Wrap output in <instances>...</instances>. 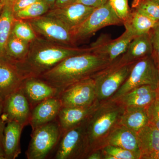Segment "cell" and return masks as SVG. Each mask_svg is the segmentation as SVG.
I'll use <instances>...</instances> for the list:
<instances>
[{
  "label": "cell",
  "mask_w": 159,
  "mask_h": 159,
  "mask_svg": "<svg viewBox=\"0 0 159 159\" xmlns=\"http://www.w3.org/2000/svg\"><path fill=\"white\" fill-rule=\"evenodd\" d=\"M91 52L86 48L63 46L37 35L25 59L16 63L24 78L38 77L67 57Z\"/></svg>",
  "instance_id": "1"
},
{
  "label": "cell",
  "mask_w": 159,
  "mask_h": 159,
  "mask_svg": "<svg viewBox=\"0 0 159 159\" xmlns=\"http://www.w3.org/2000/svg\"><path fill=\"white\" fill-rule=\"evenodd\" d=\"M111 63L95 53L89 52L67 57L38 77L61 92L72 84L92 77Z\"/></svg>",
  "instance_id": "2"
},
{
  "label": "cell",
  "mask_w": 159,
  "mask_h": 159,
  "mask_svg": "<svg viewBox=\"0 0 159 159\" xmlns=\"http://www.w3.org/2000/svg\"><path fill=\"white\" fill-rule=\"evenodd\" d=\"M124 109L117 100H109L101 102L91 115L87 125L90 152L105 146L107 137L120 125Z\"/></svg>",
  "instance_id": "3"
},
{
  "label": "cell",
  "mask_w": 159,
  "mask_h": 159,
  "mask_svg": "<svg viewBox=\"0 0 159 159\" xmlns=\"http://www.w3.org/2000/svg\"><path fill=\"white\" fill-rule=\"evenodd\" d=\"M118 58L92 77L95 82L97 100L99 102L107 101L113 96L127 79L136 62L121 63Z\"/></svg>",
  "instance_id": "4"
},
{
  "label": "cell",
  "mask_w": 159,
  "mask_h": 159,
  "mask_svg": "<svg viewBox=\"0 0 159 159\" xmlns=\"http://www.w3.org/2000/svg\"><path fill=\"white\" fill-rule=\"evenodd\" d=\"M87 121L62 131L52 158L86 159L90 152L87 132Z\"/></svg>",
  "instance_id": "5"
},
{
  "label": "cell",
  "mask_w": 159,
  "mask_h": 159,
  "mask_svg": "<svg viewBox=\"0 0 159 159\" xmlns=\"http://www.w3.org/2000/svg\"><path fill=\"white\" fill-rule=\"evenodd\" d=\"M62 130L57 120L40 126L32 131L26 152L28 159H45L54 153Z\"/></svg>",
  "instance_id": "6"
},
{
  "label": "cell",
  "mask_w": 159,
  "mask_h": 159,
  "mask_svg": "<svg viewBox=\"0 0 159 159\" xmlns=\"http://www.w3.org/2000/svg\"><path fill=\"white\" fill-rule=\"evenodd\" d=\"M123 21L116 14L109 0L104 5L95 8L79 28L72 33L76 46L93 36L102 28L112 25L121 26Z\"/></svg>",
  "instance_id": "7"
},
{
  "label": "cell",
  "mask_w": 159,
  "mask_h": 159,
  "mask_svg": "<svg viewBox=\"0 0 159 159\" xmlns=\"http://www.w3.org/2000/svg\"><path fill=\"white\" fill-rule=\"evenodd\" d=\"M158 81V69L152 56L144 57L135 63L127 79L109 100H116L140 86L149 85L157 88Z\"/></svg>",
  "instance_id": "8"
},
{
  "label": "cell",
  "mask_w": 159,
  "mask_h": 159,
  "mask_svg": "<svg viewBox=\"0 0 159 159\" xmlns=\"http://www.w3.org/2000/svg\"><path fill=\"white\" fill-rule=\"evenodd\" d=\"M26 20L38 36L61 45L77 47L70 31L58 20L44 15Z\"/></svg>",
  "instance_id": "9"
},
{
  "label": "cell",
  "mask_w": 159,
  "mask_h": 159,
  "mask_svg": "<svg viewBox=\"0 0 159 159\" xmlns=\"http://www.w3.org/2000/svg\"><path fill=\"white\" fill-rule=\"evenodd\" d=\"M62 107H82L92 105L97 100L96 86L92 77L72 84L58 96Z\"/></svg>",
  "instance_id": "10"
},
{
  "label": "cell",
  "mask_w": 159,
  "mask_h": 159,
  "mask_svg": "<svg viewBox=\"0 0 159 159\" xmlns=\"http://www.w3.org/2000/svg\"><path fill=\"white\" fill-rule=\"evenodd\" d=\"M134 36L127 31L116 39H112L108 34H102L90 46L91 52L112 63L126 51Z\"/></svg>",
  "instance_id": "11"
},
{
  "label": "cell",
  "mask_w": 159,
  "mask_h": 159,
  "mask_svg": "<svg viewBox=\"0 0 159 159\" xmlns=\"http://www.w3.org/2000/svg\"><path fill=\"white\" fill-rule=\"evenodd\" d=\"M31 112L30 104L20 87L3 102L2 117L6 122L14 121L25 126L29 124Z\"/></svg>",
  "instance_id": "12"
},
{
  "label": "cell",
  "mask_w": 159,
  "mask_h": 159,
  "mask_svg": "<svg viewBox=\"0 0 159 159\" xmlns=\"http://www.w3.org/2000/svg\"><path fill=\"white\" fill-rule=\"evenodd\" d=\"M95 8L76 3L70 6L50 9L45 14L61 22L73 33L94 11Z\"/></svg>",
  "instance_id": "13"
},
{
  "label": "cell",
  "mask_w": 159,
  "mask_h": 159,
  "mask_svg": "<svg viewBox=\"0 0 159 159\" xmlns=\"http://www.w3.org/2000/svg\"><path fill=\"white\" fill-rule=\"evenodd\" d=\"M20 88L29 101L31 110L40 102L52 97H58L61 93L57 88L36 77L25 78Z\"/></svg>",
  "instance_id": "14"
},
{
  "label": "cell",
  "mask_w": 159,
  "mask_h": 159,
  "mask_svg": "<svg viewBox=\"0 0 159 159\" xmlns=\"http://www.w3.org/2000/svg\"><path fill=\"white\" fill-rule=\"evenodd\" d=\"M25 79L16 62L0 57V101L20 88Z\"/></svg>",
  "instance_id": "15"
},
{
  "label": "cell",
  "mask_w": 159,
  "mask_h": 159,
  "mask_svg": "<svg viewBox=\"0 0 159 159\" xmlns=\"http://www.w3.org/2000/svg\"><path fill=\"white\" fill-rule=\"evenodd\" d=\"M62 104L58 97L40 102L31 110L29 125L32 130L57 119Z\"/></svg>",
  "instance_id": "16"
},
{
  "label": "cell",
  "mask_w": 159,
  "mask_h": 159,
  "mask_svg": "<svg viewBox=\"0 0 159 159\" xmlns=\"http://www.w3.org/2000/svg\"><path fill=\"white\" fill-rule=\"evenodd\" d=\"M101 102L97 100L92 105L82 107H62L57 120L61 130L73 128L85 122Z\"/></svg>",
  "instance_id": "17"
},
{
  "label": "cell",
  "mask_w": 159,
  "mask_h": 159,
  "mask_svg": "<svg viewBox=\"0 0 159 159\" xmlns=\"http://www.w3.org/2000/svg\"><path fill=\"white\" fill-rule=\"evenodd\" d=\"M148 33L134 38L125 52L118 58L119 62L123 64L134 62L151 56L152 47Z\"/></svg>",
  "instance_id": "18"
},
{
  "label": "cell",
  "mask_w": 159,
  "mask_h": 159,
  "mask_svg": "<svg viewBox=\"0 0 159 159\" xmlns=\"http://www.w3.org/2000/svg\"><path fill=\"white\" fill-rule=\"evenodd\" d=\"M157 89L151 85L140 86L115 100L119 101L125 107L137 106L147 108L157 97Z\"/></svg>",
  "instance_id": "19"
},
{
  "label": "cell",
  "mask_w": 159,
  "mask_h": 159,
  "mask_svg": "<svg viewBox=\"0 0 159 159\" xmlns=\"http://www.w3.org/2000/svg\"><path fill=\"white\" fill-rule=\"evenodd\" d=\"M24 127L14 121L6 122L3 137L5 159L16 158L21 153L20 141Z\"/></svg>",
  "instance_id": "20"
},
{
  "label": "cell",
  "mask_w": 159,
  "mask_h": 159,
  "mask_svg": "<svg viewBox=\"0 0 159 159\" xmlns=\"http://www.w3.org/2000/svg\"><path fill=\"white\" fill-rule=\"evenodd\" d=\"M119 146L134 152L140 157L137 133L121 125L117 126L107 139L106 145Z\"/></svg>",
  "instance_id": "21"
},
{
  "label": "cell",
  "mask_w": 159,
  "mask_h": 159,
  "mask_svg": "<svg viewBox=\"0 0 159 159\" xmlns=\"http://www.w3.org/2000/svg\"><path fill=\"white\" fill-rule=\"evenodd\" d=\"M157 21L130 9L128 16L123 21L125 31L135 37L148 33L157 25Z\"/></svg>",
  "instance_id": "22"
},
{
  "label": "cell",
  "mask_w": 159,
  "mask_h": 159,
  "mask_svg": "<svg viewBox=\"0 0 159 159\" xmlns=\"http://www.w3.org/2000/svg\"><path fill=\"white\" fill-rule=\"evenodd\" d=\"M141 158L159 150V129L148 123L137 133Z\"/></svg>",
  "instance_id": "23"
},
{
  "label": "cell",
  "mask_w": 159,
  "mask_h": 159,
  "mask_svg": "<svg viewBox=\"0 0 159 159\" xmlns=\"http://www.w3.org/2000/svg\"><path fill=\"white\" fill-rule=\"evenodd\" d=\"M148 123L146 108L140 107H125L120 125L138 132Z\"/></svg>",
  "instance_id": "24"
},
{
  "label": "cell",
  "mask_w": 159,
  "mask_h": 159,
  "mask_svg": "<svg viewBox=\"0 0 159 159\" xmlns=\"http://www.w3.org/2000/svg\"><path fill=\"white\" fill-rule=\"evenodd\" d=\"M15 19L12 6H3L0 11V57L5 56L6 44Z\"/></svg>",
  "instance_id": "25"
},
{
  "label": "cell",
  "mask_w": 159,
  "mask_h": 159,
  "mask_svg": "<svg viewBox=\"0 0 159 159\" xmlns=\"http://www.w3.org/2000/svg\"><path fill=\"white\" fill-rule=\"evenodd\" d=\"M30 43L16 37L11 32L6 44L5 57L14 62H20L28 54Z\"/></svg>",
  "instance_id": "26"
},
{
  "label": "cell",
  "mask_w": 159,
  "mask_h": 159,
  "mask_svg": "<svg viewBox=\"0 0 159 159\" xmlns=\"http://www.w3.org/2000/svg\"><path fill=\"white\" fill-rule=\"evenodd\" d=\"M50 10V7L43 0L33 3L21 10L14 12L15 19H32L45 15Z\"/></svg>",
  "instance_id": "27"
},
{
  "label": "cell",
  "mask_w": 159,
  "mask_h": 159,
  "mask_svg": "<svg viewBox=\"0 0 159 159\" xmlns=\"http://www.w3.org/2000/svg\"><path fill=\"white\" fill-rule=\"evenodd\" d=\"M131 9L156 21L159 20V5L150 0H134Z\"/></svg>",
  "instance_id": "28"
},
{
  "label": "cell",
  "mask_w": 159,
  "mask_h": 159,
  "mask_svg": "<svg viewBox=\"0 0 159 159\" xmlns=\"http://www.w3.org/2000/svg\"><path fill=\"white\" fill-rule=\"evenodd\" d=\"M11 33L20 39L30 43L37 36L34 29L26 20L15 19Z\"/></svg>",
  "instance_id": "29"
},
{
  "label": "cell",
  "mask_w": 159,
  "mask_h": 159,
  "mask_svg": "<svg viewBox=\"0 0 159 159\" xmlns=\"http://www.w3.org/2000/svg\"><path fill=\"white\" fill-rule=\"evenodd\" d=\"M102 149L103 159H140L137 154L119 146L107 145Z\"/></svg>",
  "instance_id": "30"
},
{
  "label": "cell",
  "mask_w": 159,
  "mask_h": 159,
  "mask_svg": "<svg viewBox=\"0 0 159 159\" xmlns=\"http://www.w3.org/2000/svg\"><path fill=\"white\" fill-rule=\"evenodd\" d=\"M109 1L116 14L123 22L130 11L128 0H109Z\"/></svg>",
  "instance_id": "31"
},
{
  "label": "cell",
  "mask_w": 159,
  "mask_h": 159,
  "mask_svg": "<svg viewBox=\"0 0 159 159\" xmlns=\"http://www.w3.org/2000/svg\"><path fill=\"white\" fill-rule=\"evenodd\" d=\"M146 111L148 123L159 129V97H157L148 106Z\"/></svg>",
  "instance_id": "32"
},
{
  "label": "cell",
  "mask_w": 159,
  "mask_h": 159,
  "mask_svg": "<svg viewBox=\"0 0 159 159\" xmlns=\"http://www.w3.org/2000/svg\"><path fill=\"white\" fill-rule=\"evenodd\" d=\"M148 33L152 47V56L157 63L159 62V27L156 26L150 30Z\"/></svg>",
  "instance_id": "33"
},
{
  "label": "cell",
  "mask_w": 159,
  "mask_h": 159,
  "mask_svg": "<svg viewBox=\"0 0 159 159\" xmlns=\"http://www.w3.org/2000/svg\"><path fill=\"white\" fill-rule=\"evenodd\" d=\"M3 102L0 101V159H5L4 149H3V137L4 129L6 122L2 119V110Z\"/></svg>",
  "instance_id": "34"
},
{
  "label": "cell",
  "mask_w": 159,
  "mask_h": 159,
  "mask_svg": "<svg viewBox=\"0 0 159 159\" xmlns=\"http://www.w3.org/2000/svg\"><path fill=\"white\" fill-rule=\"evenodd\" d=\"M40 0H16L12 6L13 12L21 10L31 4Z\"/></svg>",
  "instance_id": "35"
},
{
  "label": "cell",
  "mask_w": 159,
  "mask_h": 159,
  "mask_svg": "<svg viewBox=\"0 0 159 159\" xmlns=\"http://www.w3.org/2000/svg\"><path fill=\"white\" fill-rule=\"evenodd\" d=\"M109 0H78L77 3H81L86 6L98 8L104 5Z\"/></svg>",
  "instance_id": "36"
},
{
  "label": "cell",
  "mask_w": 159,
  "mask_h": 159,
  "mask_svg": "<svg viewBox=\"0 0 159 159\" xmlns=\"http://www.w3.org/2000/svg\"><path fill=\"white\" fill-rule=\"evenodd\" d=\"M77 1L78 0H56L54 8H62L70 6L77 3Z\"/></svg>",
  "instance_id": "37"
},
{
  "label": "cell",
  "mask_w": 159,
  "mask_h": 159,
  "mask_svg": "<svg viewBox=\"0 0 159 159\" xmlns=\"http://www.w3.org/2000/svg\"><path fill=\"white\" fill-rule=\"evenodd\" d=\"M86 159H103L102 148L91 152L87 157Z\"/></svg>",
  "instance_id": "38"
},
{
  "label": "cell",
  "mask_w": 159,
  "mask_h": 159,
  "mask_svg": "<svg viewBox=\"0 0 159 159\" xmlns=\"http://www.w3.org/2000/svg\"><path fill=\"white\" fill-rule=\"evenodd\" d=\"M142 159H159V150L143 157Z\"/></svg>",
  "instance_id": "39"
},
{
  "label": "cell",
  "mask_w": 159,
  "mask_h": 159,
  "mask_svg": "<svg viewBox=\"0 0 159 159\" xmlns=\"http://www.w3.org/2000/svg\"><path fill=\"white\" fill-rule=\"evenodd\" d=\"M16 1V0H2V2H1V6H2V9L3 6H12V5Z\"/></svg>",
  "instance_id": "40"
},
{
  "label": "cell",
  "mask_w": 159,
  "mask_h": 159,
  "mask_svg": "<svg viewBox=\"0 0 159 159\" xmlns=\"http://www.w3.org/2000/svg\"><path fill=\"white\" fill-rule=\"evenodd\" d=\"M43 1L48 4V6L50 7V9H53L54 8L56 0H43Z\"/></svg>",
  "instance_id": "41"
},
{
  "label": "cell",
  "mask_w": 159,
  "mask_h": 159,
  "mask_svg": "<svg viewBox=\"0 0 159 159\" xmlns=\"http://www.w3.org/2000/svg\"><path fill=\"white\" fill-rule=\"evenodd\" d=\"M157 66L158 69V72H159V81H158V84L157 88V97H159V62L157 63Z\"/></svg>",
  "instance_id": "42"
},
{
  "label": "cell",
  "mask_w": 159,
  "mask_h": 159,
  "mask_svg": "<svg viewBox=\"0 0 159 159\" xmlns=\"http://www.w3.org/2000/svg\"><path fill=\"white\" fill-rule=\"evenodd\" d=\"M150 1H152L154 2L157 3L158 5H159V0H150Z\"/></svg>",
  "instance_id": "43"
},
{
  "label": "cell",
  "mask_w": 159,
  "mask_h": 159,
  "mask_svg": "<svg viewBox=\"0 0 159 159\" xmlns=\"http://www.w3.org/2000/svg\"><path fill=\"white\" fill-rule=\"evenodd\" d=\"M2 0H0V11H1V10L2 9V7L1 6V2H2Z\"/></svg>",
  "instance_id": "44"
},
{
  "label": "cell",
  "mask_w": 159,
  "mask_h": 159,
  "mask_svg": "<svg viewBox=\"0 0 159 159\" xmlns=\"http://www.w3.org/2000/svg\"><path fill=\"white\" fill-rule=\"evenodd\" d=\"M156 25L158 26V27H159V20L157 22Z\"/></svg>",
  "instance_id": "45"
}]
</instances>
